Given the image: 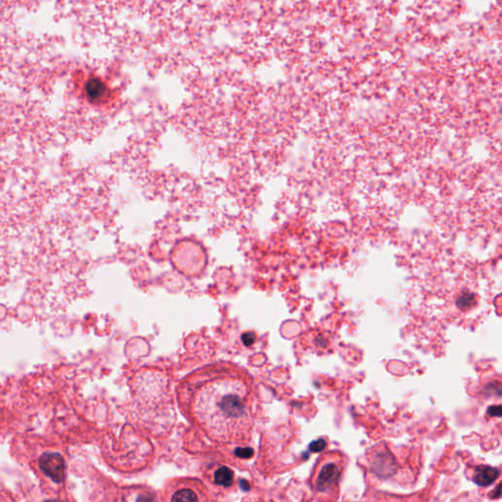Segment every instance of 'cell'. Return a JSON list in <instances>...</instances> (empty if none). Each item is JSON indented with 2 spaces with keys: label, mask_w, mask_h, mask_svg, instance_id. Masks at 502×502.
Listing matches in <instances>:
<instances>
[{
  "label": "cell",
  "mask_w": 502,
  "mask_h": 502,
  "mask_svg": "<svg viewBox=\"0 0 502 502\" xmlns=\"http://www.w3.org/2000/svg\"><path fill=\"white\" fill-rule=\"evenodd\" d=\"M250 376L229 364L207 366L188 375L183 389L190 393L196 414L204 419L238 421L248 413Z\"/></svg>",
  "instance_id": "6da1fadb"
},
{
  "label": "cell",
  "mask_w": 502,
  "mask_h": 502,
  "mask_svg": "<svg viewBox=\"0 0 502 502\" xmlns=\"http://www.w3.org/2000/svg\"><path fill=\"white\" fill-rule=\"evenodd\" d=\"M40 469L49 479L55 482H61L65 478V461L59 453H44L39 460Z\"/></svg>",
  "instance_id": "7a4b0ae2"
},
{
  "label": "cell",
  "mask_w": 502,
  "mask_h": 502,
  "mask_svg": "<svg viewBox=\"0 0 502 502\" xmlns=\"http://www.w3.org/2000/svg\"><path fill=\"white\" fill-rule=\"evenodd\" d=\"M371 472L381 479H387L395 474L397 462L388 450L379 452L371 463Z\"/></svg>",
  "instance_id": "3957f363"
},
{
  "label": "cell",
  "mask_w": 502,
  "mask_h": 502,
  "mask_svg": "<svg viewBox=\"0 0 502 502\" xmlns=\"http://www.w3.org/2000/svg\"><path fill=\"white\" fill-rule=\"evenodd\" d=\"M341 478V470L335 463L325 464L320 471L316 485L320 491H328L331 487L336 486Z\"/></svg>",
  "instance_id": "277c9868"
},
{
  "label": "cell",
  "mask_w": 502,
  "mask_h": 502,
  "mask_svg": "<svg viewBox=\"0 0 502 502\" xmlns=\"http://www.w3.org/2000/svg\"><path fill=\"white\" fill-rule=\"evenodd\" d=\"M500 471L497 468L488 465H479L475 469L473 481L478 486H488L498 479Z\"/></svg>",
  "instance_id": "5b68a950"
},
{
  "label": "cell",
  "mask_w": 502,
  "mask_h": 502,
  "mask_svg": "<svg viewBox=\"0 0 502 502\" xmlns=\"http://www.w3.org/2000/svg\"><path fill=\"white\" fill-rule=\"evenodd\" d=\"M232 479L233 473L228 467H221L214 474V481L219 485L230 486L232 484Z\"/></svg>",
  "instance_id": "8992f818"
},
{
  "label": "cell",
  "mask_w": 502,
  "mask_h": 502,
  "mask_svg": "<svg viewBox=\"0 0 502 502\" xmlns=\"http://www.w3.org/2000/svg\"><path fill=\"white\" fill-rule=\"evenodd\" d=\"M171 502H198V497L191 489L184 488L177 491Z\"/></svg>",
  "instance_id": "52a82bcc"
},
{
  "label": "cell",
  "mask_w": 502,
  "mask_h": 502,
  "mask_svg": "<svg viewBox=\"0 0 502 502\" xmlns=\"http://www.w3.org/2000/svg\"><path fill=\"white\" fill-rule=\"evenodd\" d=\"M327 444H328V442L324 438H318L317 440L311 441L308 448L311 452L318 453V452H321L323 449H325Z\"/></svg>",
  "instance_id": "ba28073f"
},
{
  "label": "cell",
  "mask_w": 502,
  "mask_h": 502,
  "mask_svg": "<svg viewBox=\"0 0 502 502\" xmlns=\"http://www.w3.org/2000/svg\"><path fill=\"white\" fill-rule=\"evenodd\" d=\"M234 454L239 458L247 459L253 456L254 450L251 447H236L234 449Z\"/></svg>",
  "instance_id": "9c48e42d"
},
{
  "label": "cell",
  "mask_w": 502,
  "mask_h": 502,
  "mask_svg": "<svg viewBox=\"0 0 502 502\" xmlns=\"http://www.w3.org/2000/svg\"><path fill=\"white\" fill-rule=\"evenodd\" d=\"M487 414L491 417H500L501 416V406L500 405L490 406L487 409Z\"/></svg>",
  "instance_id": "30bf717a"
},
{
  "label": "cell",
  "mask_w": 502,
  "mask_h": 502,
  "mask_svg": "<svg viewBox=\"0 0 502 502\" xmlns=\"http://www.w3.org/2000/svg\"><path fill=\"white\" fill-rule=\"evenodd\" d=\"M136 502H158L156 497L152 494H140L138 495Z\"/></svg>",
  "instance_id": "8fae6325"
},
{
  "label": "cell",
  "mask_w": 502,
  "mask_h": 502,
  "mask_svg": "<svg viewBox=\"0 0 502 502\" xmlns=\"http://www.w3.org/2000/svg\"><path fill=\"white\" fill-rule=\"evenodd\" d=\"M242 342L246 345L249 346L255 342V335L253 333H246L242 336Z\"/></svg>",
  "instance_id": "7c38bea8"
},
{
  "label": "cell",
  "mask_w": 502,
  "mask_h": 502,
  "mask_svg": "<svg viewBox=\"0 0 502 502\" xmlns=\"http://www.w3.org/2000/svg\"><path fill=\"white\" fill-rule=\"evenodd\" d=\"M239 488L242 491H249L250 490V484L246 479H241L239 480Z\"/></svg>",
  "instance_id": "4fadbf2b"
},
{
  "label": "cell",
  "mask_w": 502,
  "mask_h": 502,
  "mask_svg": "<svg viewBox=\"0 0 502 502\" xmlns=\"http://www.w3.org/2000/svg\"><path fill=\"white\" fill-rule=\"evenodd\" d=\"M500 495H501V485H500V484H498V485L496 486L495 490H493V491L490 493V497H491V498L496 499V498H499V497H500Z\"/></svg>",
  "instance_id": "5bb4252c"
}]
</instances>
